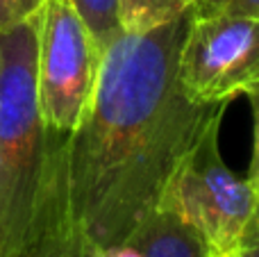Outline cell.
Segmentation results:
<instances>
[{"mask_svg":"<svg viewBox=\"0 0 259 257\" xmlns=\"http://www.w3.org/2000/svg\"><path fill=\"white\" fill-rule=\"evenodd\" d=\"M189 14L103 50L89 105L66 139L68 209L100 255L123 246L228 105L187 98L178 80Z\"/></svg>","mask_w":259,"mask_h":257,"instance_id":"obj_1","label":"cell"},{"mask_svg":"<svg viewBox=\"0 0 259 257\" xmlns=\"http://www.w3.org/2000/svg\"><path fill=\"white\" fill-rule=\"evenodd\" d=\"M66 139L55 132L48 178L25 241L12 257H100L73 223L66 189Z\"/></svg>","mask_w":259,"mask_h":257,"instance_id":"obj_6","label":"cell"},{"mask_svg":"<svg viewBox=\"0 0 259 257\" xmlns=\"http://www.w3.org/2000/svg\"><path fill=\"white\" fill-rule=\"evenodd\" d=\"M230 5V0H196L189 12L191 18H211L219 16V14L225 12V7Z\"/></svg>","mask_w":259,"mask_h":257,"instance_id":"obj_12","label":"cell"},{"mask_svg":"<svg viewBox=\"0 0 259 257\" xmlns=\"http://www.w3.org/2000/svg\"><path fill=\"white\" fill-rule=\"evenodd\" d=\"M196 0H116L118 25L125 34H143L187 16Z\"/></svg>","mask_w":259,"mask_h":257,"instance_id":"obj_8","label":"cell"},{"mask_svg":"<svg viewBox=\"0 0 259 257\" xmlns=\"http://www.w3.org/2000/svg\"><path fill=\"white\" fill-rule=\"evenodd\" d=\"M228 257H259V244H248V246H239L234 253H230Z\"/></svg>","mask_w":259,"mask_h":257,"instance_id":"obj_16","label":"cell"},{"mask_svg":"<svg viewBox=\"0 0 259 257\" xmlns=\"http://www.w3.org/2000/svg\"><path fill=\"white\" fill-rule=\"evenodd\" d=\"M178 80L189 100L228 105L259 87V16H189Z\"/></svg>","mask_w":259,"mask_h":257,"instance_id":"obj_5","label":"cell"},{"mask_svg":"<svg viewBox=\"0 0 259 257\" xmlns=\"http://www.w3.org/2000/svg\"><path fill=\"white\" fill-rule=\"evenodd\" d=\"M125 244L134 246L139 257H209L202 237L164 207L152 209Z\"/></svg>","mask_w":259,"mask_h":257,"instance_id":"obj_7","label":"cell"},{"mask_svg":"<svg viewBox=\"0 0 259 257\" xmlns=\"http://www.w3.org/2000/svg\"><path fill=\"white\" fill-rule=\"evenodd\" d=\"M100 50L71 0H44L36 34V96L44 125L71 135L94 91Z\"/></svg>","mask_w":259,"mask_h":257,"instance_id":"obj_4","label":"cell"},{"mask_svg":"<svg viewBox=\"0 0 259 257\" xmlns=\"http://www.w3.org/2000/svg\"><path fill=\"white\" fill-rule=\"evenodd\" d=\"M36 34L39 12L0 30V257L25 241L53 153L36 96Z\"/></svg>","mask_w":259,"mask_h":257,"instance_id":"obj_2","label":"cell"},{"mask_svg":"<svg viewBox=\"0 0 259 257\" xmlns=\"http://www.w3.org/2000/svg\"><path fill=\"white\" fill-rule=\"evenodd\" d=\"M248 244H259V200H257L255 214H252L250 223H248L246 232H243V241H241V246H248Z\"/></svg>","mask_w":259,"mask_h":257,"instance_id":"obj_14","label":"cell"},{"mask_svg":"<svg viewBox=\"0 0 259 257\" xmlns=\"http://www.w3.org/2000/svg\"><path fill=\"white\" fill-rule=\"evenodd\" d=\"M44 0H0V30L30 18L39 12Z\"/></svg>","mask_w":259,"mask_h":257,"instance_id":"obj_10","label":"cell"},{"mask_svg":"<svg viewBox=\"0 0 259 257\" xmlns=\"http://www.w3.org/2000/svg\"><path fill=\"white\" fill-rule=\"evenodd\" d=\"M223 14H246V16H259V0H230Z\"/></svg>","mask_w":259,"mask_h":257,"instance_id":"obj_13","label":"cell"},{"mask_svg":"<svg viewBox=\"0 0 259 257\" xmlns=\"http://www.w3.org/2000/svg\"><path fill=\"white\" fill-rule=\"evenodd\" d=\"M248 100L252 105V116H255V148H252L250 168H248V185L259 194V87L248 94Z\"/></svg>","mask_w":259,"mask_h":257,"instance_id":"obj_11","label":"cell"},{"mask_svg":"<svg viewBox=\"0 0 259 257\" xmlns=\"http://www.w3.org/2000/svg\"><path fill=\"white\" fill-rule=\"evenodd\" d=\"M100 257H139V253H137V248H134V246L123 244V246H118V248H114V250H107V253H103Z\"/></svg>","mask_w":259,"mask_h":257,"instance_id":"obj_15","label":"cell"},{"mask_svg":"<svg viewBox=\"0 0 259 257\" xmlns=\"http://www.w3.org/2000/svg\"><path fill=\"white\" fill-rule=\"evenodd\" d=\"M214 125L166 182L157 207L178 214L202 237L209 257H228L241 246L259 194L225 166Z\"/></svg>","mask_w":259,"mask_h":257,"instance_id":"obj_3","label":"cell"},{"mask_svg":"<svg viewBox=\"0 0 259 257\" xmlns=\"http://www.w3.org/2000/svg\"><path fill=\"white\" fill-rule=\"evenodd\" d=\"M71 3L82 16L84 25L89 27L91 36L103 55V50L123 32L118 25L116 0H71Z\"/></svg>","mask_w":259,"mask_h":257,"instance_id":"obj_9","label":"cell"}]
</instances>
